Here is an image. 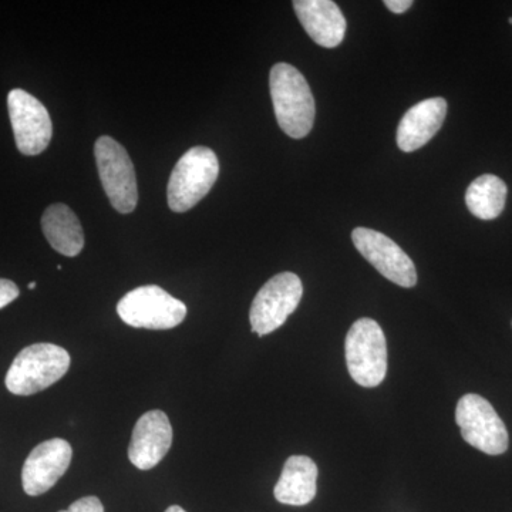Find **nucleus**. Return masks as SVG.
Instances as JSON below:
<instances>
[{
	"label": "nucleus",
	"instance_id": "7",
	"mask_svg": "<svg viewBox=\"0 0 512 512\" xmlns=\"http://www.w3.org/2000/svg\"><path fill=\"white\" fill-rule=\"evenodd\" d=\"M302 295V281L292 272H282L269 279L256 293L249 311L252 332L265 336L281 328L298 308Z\"/></svg>",
	"mask_w": 512,
	"mask_h": 512
},
{
	"label": "nucleus",
	"instance_id": "1",
	"mask_svg": "<svg viewBox=\"0 0 512 512\" xmlns=\"http://www.w3.org/2000/svg\"><path fill=\"white\" fill-rule=\"evenodd\" d=\"M272 103L279 127L292 138H303L315 124L316 104L303 74L288 63H278L269 74Z\"/></svg>",
	"mask_w": 512,
	"mask_h": 512
},
{
	"label": "nucleus",
	"instance_id": "18",
	"mask_svg": "<svg viewBox=\"0 0 512 512\" xmlns=\"http://www.w3.org/2000/svg\"><path fill=\"white\" fill-rule=\"evenodd\" d=\"M59 512H104L103 504L97 497H84L77 500L76 503L70 505L67 510Z\"/></svg>",
	"mask_w": 512,
	"mask_h": 512
},
{
	"label": "nucleus",
	"instance_id": "20",
	"mask_svg": "<svg viewBox=\"0 0 512 512\" xmlns=\"http://www.w3.org/2000/svg\"><path fill=\"white\" fill-rule=\"evenodd\" d=\"M384 6L396 15H402L413 6L412 0H386Z\"/></svg>",
	"mask_w": 512,
	"mask_h": 512
},
{
	"label": "nucleus",
	"instance_id": "4",
	"mask_svg": "<svg viewBox=\"0 0 512 512\" xmlns=\"http://www.w3.org/2000/svg\"><path fill=\"white\" fill-rule=\"evenodd\" d=\"M349 375L363 387H376L387 373V343L376 320L362 318L353 323L346 336Z\"/></svg>",
	"mask_w": 512,
	"mask_h": 512
},
{
	"label": "nucleus",
	"instance_id": "12",
	"mask_svg": "<svg viewBox=\"0 0 512 512\" xmlns=\"http://www.w3.org/2000/svg\"><path fill=\"white\" fill-rule=\"evenodd\" d=\"M171 444L173 427L170 419L161 410H151L143 414L134 426L128 458L140 470H151L167 456Z\"/></svg>",
	"mask_w": 512,
	"mask_h": 512
},
{
	"label": "nucleus",
	"instance_id": "10",
	"mask_svg": "<svg viewBox=\"0 0 512 512\" xmlns=\"http://www.w3.org/2000/svg\"><path fill=\"white\" fill-rule=\"evenodd\" d=\"M352 241L363 258L393 284L402 288H413L417 284V271L412 259L387 235L359 227L352 232Z\"/></svg>",
	"mask_w": 512,
	"mask_h": 512
},
{
	"label": "nucleus",
	"instance_id": "9",
	"mask_svg": "<svg viewBox=\"0 0 512 512\" xmlns=\"http://www.w3.org/2000/svg\"><path fill=\"white\" fill-rule=\"evenodd\" d=\"M10 123L15 134L16 147L25 156H39L49 147L53 124L49 111L32 94L22 89L9 93Z\"/></svg>",
	"mask_w": 512,
	"mask_h": 512
},
{
	"label": "nucleus",
	"instance_id": "5",
	"mask_svg": "<svg viewBox=\"0 0 512 512\" xmlns=\"http://www.w3.org/2000/svg\"><path fill=\"white\" fill-rule=\"evenodd\" d=\"M117 313L131 328L167 330L184 322L187 306L160 286L147 285L128 292Z\"/></svg>",
	"mask_w": 512,
	"mask_h": 512
},
{
	"label": "nucleus",
	"instance_id": "13",
	"mask_svg": "<svg viewBox=\"0 0 512 512\" xmlns=\"http://www.w3.org/2000/svg\"><path fill=\"white\" fill-rule=\"evenodd\" d=\"M293 9L305 32L319 46L333 49L345 39L346 19L332 0H295Z\"/></svg>",
	"mask_w": 512,
	"mask_h": 512
},
{
	"label": "nucleus",
	"instance_id": "16",
	"mask_svg": "<svg viewBox=\"0 0 512 512\" xmlns=\"http://www.w3.org/2000/svg\"><path fill=\"white\" fill-rule=\"evenodd\" d=\"M43 234L50 247L64 256H77L83 251L84 232L79 218L67 205L53 204L42 217Z\"/></svg>",
	"mask_w": 512,
	"mask_h": 512
},
{
	"label": "nucleus",
	"instance_id": "8",
	"mask_svg": "<svg viewBox=\"0 0 512 512\" xmlns=\"http://www.w3.org/2000/svg\"><path fill=\"white\" fill-rule=\"evenodd\" d=\"M456 421L461 436L470 446L490 456H500L508 448V431L491 403L468 393L457 404Z\"/></svg>",
	"mask_w": 512,
	"mask_h": 512
},
{
	"label": "nucleus",
	"instance_id": "3",
	"mask_svg": "<svg viewBox=\"0 0 512 512\" xmlns=\"http://www.w3.org/2000/svg\"><path fill=\"white\" fill-rule=\"evenodd\" d=\"M220 174L217 154L208 147H192L178 160L168 181V207L187 212L211 191Z\"/></svg>",
	"mask_w": 512,
	"mask_h": 512
},
{
	"label": "nucleus",
	"instance_id": "17",
	"mask_svg": "<svg viewBox=\"0 0 512 512\" xmlns=\"http://www.w3.org/2000/svg\"><path fill=\"white\" fill-rule=\"evenodd\" d=\"M507 185L493 174L476 178L466 192V204L474 217L483 221L495 220L504 211Z\"/></svg>",
	"mask_w": 512,
	"mask_h": 512
},
{
	"label": "nucleus",
	"instance_id": "14",
	"mask_svg": "<svg viewBox=\"0 0 512 512\" xmlns=\"http://www.w3.org/2000/svg\"><path fill=\"white\" fill-rule=\"evenodd\" d=\"M447 116V101L441 97L420 101L404 114L397 128V146L413 153L439 133Z\"/></svg>",
	"mask_w": 512,
	"mask_h": 512
},
{
	"label": "nucleus",
	"instance_id": "11",
	"mask_svg": "<svg viewBox=\"0 0 512 512\" xmlns=\"http://www.w3.org/2000/svg\"><path fill=\"white\" fill-rule=\"evenodd\" d=\"M72 446L63 439L47 440L33 448L22 470L25 493L37 497L55 487L72 463Z\"/></svg>",
	"mask_w": 512,
	"mask_h": 512
},
{
	"label": "nucleus",
	"instance_id": "15",
	"mask_svg": "<svg viewBox=\"0 0 512 512\" xmlns=\"http://www.w3.org/2000/svg\"><path fill=\"white\" fill-rule=\"evenodd\" d=\"M318 467L312 458L292 456L286 460L281 478L275 485L279 503L302 507L311 503L318 491Z\"/></svg>",
	"mask_w": 512,
	"mask_h": 512
},
{
	"label": "nucleus",
	"instance_id": "22",
	"mask_svg": "<svg viewBox=\"0 0 512 512\" xmlns=\"http://www.w3.org/2000/svg\"><path fill=\"white\" fill-rule=\"evenodd\" d=\"M36 288V282H32V284H29V289H35Z\"/></svg>",
	"mask_w": 512,
	"mask_h": 512
},
{
	"label": "nucleus",
	"instance_id": "2",
	"mask_svg": "<svg viewBox=\"0 0 512 512\" xmlns=\"http://www.w3.org/2000/svg\"><path fill=\"white\" fill-rule=\"evenodd\" d=\"M69 367L66 349L52 343H36L15 357L6 375V387L16 396H32L59 382Z\"/></svg>",
	"mask_w": 512,
	"mask_h": 512
},
{
	"label": "nucleus",
	"instance_id": "6",
	"mask_svg": "<svg viewBox=\"0 0 512 512\" xmlns=\"http://www.w3.org/2000/svg\"><path fill=\"white\" fill-rule=\"evenodd\" d=\"M97 170L110 204L120 214H130L138 204L134 164L126 148L111 137H100L94 144Z\"/></svg>",
	"mask_w": 512,
	"mask_h": 512
},
{
	"label": "nucleus",
	"instance_id": "19",
	"mask_svg": "<svg viewBox=\"0 0 512 512\" xmlns=\"http://www.w3.org/2000/svg\"><path fill=\"white\" fill-rule=\"evenodd\" d=\"M20 291L15 282L9 279H0V309L6 308L15 299H18Z\"/></svg>",
	"mask_w": 512,
	"mask_h": 512
},
{
	"label": "nucleus",
	"instance_id": "21",
	"mask_svg": "<svg viewBox=\"0 0 512 512\" xmlns=\"http://www.w3.org/2000/svg\"><path fill=\"white\" fill-rule=\"evenodd\" d=\"M165 512H187L183 510V508L178 507V505H173V507L167 508V511Z\"/></svg>",
	"mask_w": 512,
	"mask_h": 512
}]
</instances>
